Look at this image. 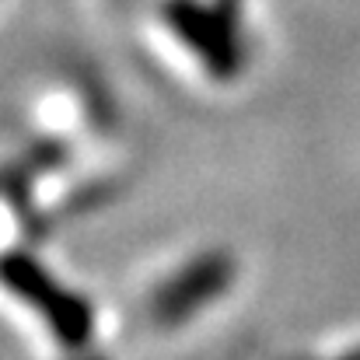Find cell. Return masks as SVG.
Here are the masks:
<instances>
[{
	"instance_id": "1",
	"label": "cell",
	"mask_w": 360,
	"mask_h": 360,
	"mask_svg": "<svg viewBox=\"0 0 360 360\" xmlns=\"http://www.w3.org/2000/svg\"><path fill=\"white\" fill-rule=\"evenodd\" d=\"M168 25L175 35L221 77L235 74L241 63L238 39H235V21L224 7H200L193 0H172L165 7Z\"/></svg>"
},
{
	"instance_id": "2",
	"label": "cell",
	"mask_w": 360,
	"mask_h": 360,
	"mask_svg": "<svg viewBox=\"0 0 360 360\" xmlns=\"http://www.w3.org/2000/svg\"><path fill=\"white\" fill-rule=\"evenodd\" d=\"M228 280H231V266L221 259V255H214V259H200V262H193L186 273H179L161 294H158V308L154 311H161V319H186V315H193L203 301H210V297H217L224 287H228Z\"/></svg>"
}]
</instances>
